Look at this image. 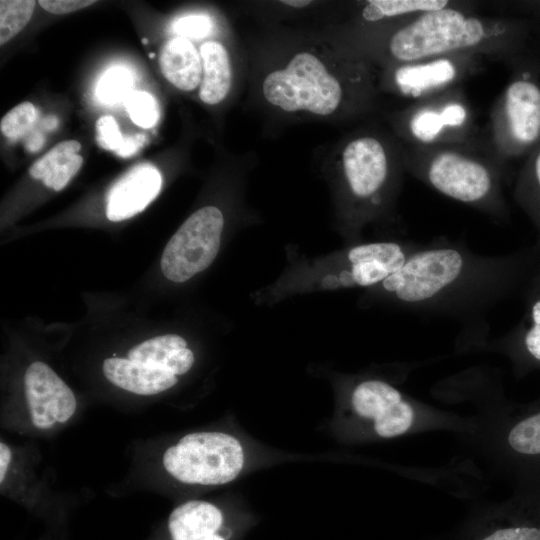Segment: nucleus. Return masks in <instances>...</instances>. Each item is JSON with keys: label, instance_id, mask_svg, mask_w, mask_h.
Listing matches in <instances>:
<instances>
[{"label": "nucleus", "instance_id": "obj_24", "mask_svg": "<svg viewBox=\"0 0 540 540\" xmlns=\"http://www.w3.org/2000/svg\"><path fill=\"white\" fill-rule=\"evenodd\" d=\"M512 194L518 207L540 232V142L525 157Z\"/></svg>", "mask_w": 540, "mask_h": 540}, {"label": "nucleus", "instance_id": "obj_33", "mask_svg": "<svg viewBox=\"0 0 540 540\" xmlns=\"http://www.w3.org/2000/svg\"><path fill=\"white\" fill-rule=\"evenodd\" d=\"M145 142L146 137L143 134L124 136L121 145L115 152L121 157H130L135 154Z\"/></svg>", "mask_w": 540, "mask_h": 540}, {"label": "nucleus", "instance_id": "obj_2", "mask_svg": "<svg viewBox=\"0 0 540 540\" xmlns=\"http://www.w3.org/2000/svg\"><path fill=\"white\" fill-rule=\"evenodd\" d=\"M378 42L386 67L457 54H475L513 65L530 49L535 20L486 16L469 4L452 5L393 21Z\"/></svg>", "mask_w": 540, "mask_h": 540}, {"label": "nucleus", "instance_id": "obj_19", "mask_svg": "<svg viewBox=\"0 0 540 540\" xmlns=\"http://www.w3.org/2000/svg\"><path fill=\"white\" fill-rule=\"evenodd\" d=\"M128 359L166 370L174 375L187 373L194 364V354L184 338L166 334L148 339L128 352Z\"/></svg>", "mask_w": 540, "mask_h": 540}, {"label": "nucleus", "instance_id": "obj_37", "mask_svg": "<svg viewBox=\"0 0 540 540\" xmlns=\"http://www.w3.org/2000/svg\"><path fill=\"white\" fill-rule=\"evenodd\" d=\"M197 540H226V539L223 537L222 534L217 532V533L202 537V538L197 539Z\"/></svg>", "mask_w": 540, "mask_h": 540}, {"label": "nucleus", "instance_id": "obj_1", "mask_svg": "<svg viewBox=\"0 0 540 540\" xmlns=\"http://www.w3.org/2000/svg\"><path fill=\"white\" fill-rule=\"evenodd\" d=\"M540 268V238L507 255L484 256L463 245L416 247L382 288L413 311L464 314L524 287Z\"/></svg>", "mask_w": 540, "mask_h": 540}, {"label": "nucleus", "instance_id": "obj_18", "mask_svg": "<svg viewBox=\"0 0 540 540\" xmlns=\"http://www.w3.org/2000/svg\"><path fill=\"white\" fill-rule=\"evenodd\" d=\"M159 66L163 76L180 90L192 91L201 84V55L188 39L168 40L160 51Z\"/></svg>", "mask_w": 540, "mask_h": 540}, {"label": "nucleus", "instance_id": "obj_21", "mask_svg": "<svg viewBox=\"0 0 540 540\" xmlns=\"http://www.w3.org/2000/svg\"><path fill=\"white\" fill-rule=\"evenodd\" d=\"M80 149L81 144L76 140L62 141L36 160L29 174L46 187L61 191L83 164V158L78 154Z\"/></svg>", "mask_w": 540, "mask_h": 540}, {"label": "nucleus", "instance_id": "obj_7", "mask_svg": "<svg viewBox=\"0 0 540 540\" xmlns=\"http://www.w3.org/2000/svg\"><path fill=\"white\" fill-rule=\"evenodd\" d=\"M473 113L457 87L412 102L396 120L398 135L406 145H472Z\"/></svg>", "mask_w": 540, "mask_h": 540}, {"label": "nucleus", "instance_id": "obj_26", "mask_svg": "<svg viewBox=\"0 0 540 540\" xmlns=\"http://www.w3.org/2000/svg\"><path fill=\"white\" fill-rule=\"evenodd\" d=\"M36 2L32 0L0 1V44L16 36L29 22Z\"/></svg>", "mask_w": 540, "mask_h": 540}, {"label": "nucleus", "instance_id": "obj_4", "mask_svg": "<svg viewBox=\"0 0 540 540\" xmlns=\"http://www.w3.org/2000/svg\"><path fill=\"white\" fill-rule=\"evenodd\" d=\"M262 92L268 103L286 112L332 115L346 104L360 109L369 102L373 82L368 61L338 75L318 56L303 51L285 67L267 74Z\"/></svg>", "mask_w": 540, "mask_h": 540}, {"label": "nucleus", "instance_id": "obj_6", "mask_svg": "<svg viewBox=\"0 0 540 540\" xmlns=\"http://www.w3.org/2000/svg\"><path fill=\"white\" fill-rule=\"evenodd\" d=\"M163 466L175 480L188 485L217 486L236 479L246 463L240 440L220 431L185 435L163 454Z\"/></svg>", "mask_w": 540, "mask_h": 540}, {"label": "nucleus", "instance_id": "obj_36", "mask_svg": "<svg viewBox=\"0 0 540 540\" xmlns=\"http://www.w3.org/2000/svg\"><path fill=\"white\" fill-rule=\"evenodd\" d=\"M281 3L287 5V6H291V7H294V8H303V7H306L308 5H310L312 3V1H309V0H284V1H281Z\"/></svg>", "mask_w": 540, "mask_h": 540}, {"label": "nucleus", "instance_id": "obj_23", "mask_svg": "<svg viewBox=\"0 0 540 540\" xmlns=\"http://www.w3.org/2000/svg\"><path fill=\"white\" fill-rule=\"evenodd\" d=\"M507 451L515 459L540 467V403L518 415L505 434Z\"/></svg>", "mask_w": 540, "mask_h": 540}, {"label": "nucleus", "instance_id": "obj_8", "mask_svg": "<svg viewBox=\"0 0 540 540\" xmlns=\"http://www.w3.org/2000/svg\"><path fill=\"white\" fill-rule=\"evenodd\" d=\"M341 166L352 197L364 207H380L405 169L403 144L394 146L382 137L360 134L343 147Z\"/></svg>", "mask_w": 540, "mask_h": 540}, {"label": "nucleus", "instance_id": "obj_12", "mask_svg": "<svg viewBox=\"0 0 540 540\" xmlns=\"http://www.w3.org/2000/svg\"><path fill=\"white\" fill-rule=\"evenodd\" d=\"M25 394L33 425L41 430L65 423L77 407L72 390L46 363L33 362L24 376Z\"/></svg>", "mask_w": 540, "mask_h": 540}, {"label": "nucleus", "instance_id": "obj_30", "mask_svg": "<svg viewBox=\"0 0 540 540\" xmlns=\"http://www.w3.org/2000/svg\"><path fill=\"white\" fill-rule=\"evenodd\" d=\"M172 27L178 37L201 39L211 31L212 21L206 15L193 14L177 19Z\"/></svg>", "mask_w": 540, "mask_h": 540}, {"label": "nucleus", "instance_id": "obj_35", "mask_svg": "<svg viewBox=\"0 0 540 540\" xmlns=\"http://www.w3.org/2000/svg\"><path fill=\"white\" fill-rule=\"evenodd\" d=\"M44 143V138L41 134L32 135L26 143V148L30 152L39 150Z\"/></svg>", "mask_w": 540, "mask_h": 540}, {"label": "nucleus", "instance_id": "obj_25", "mask_svg": "<svg viewBox=\"0 0 540 540\" xmlns=\"http://www.w3.org/2000/svg\"><path fill=\"white\" fill-rule=\"evenodd\" d=\"M454 2L449 0H370L363 5L361 17L364 22L370 24L393 22L445 8Z\"/></svg>", "mask_w": 540, "mask_h": 540}, {"label": "nucleus", "instance_id": "obj_9", "mask_svg": "<svg viewBox=\"0 0 540 540\" xmlns=\"http://www.w3.org/2000/svg\"><path fill=\"white\" fill-rule=\"evenodd\" d=\"M224 218L215 206L191 214L170 238L161 257V270L170 281L182 283L208 268L216 258Z\"/></svg>", "mask_w": 540, "mask_h": 540}, {"label": "nucleus", "instance_id": "obj_14", "mask_svg": "<svg viewBox=\"0 0 540 540\" xmlns=\"http://www.w3.org/2000/svg\"><path fill=\"white\" fill-rule=\"evenodd\" d=\"M412 251L395 242L358 245L347 254L349 267L339 274L341 286H372L402 268Z\"/></svg>", "mask_w": 540, "mask_h": 540}, {"label": "nucleus", "instance_id": "obj_22", "mask_svg": "<svg viewBox=\"0 0 540 540\" xmlns=\"http://www.w3.org/2000/svg\"><path fill=\"white\" fill-rule=\"evenodd\" d=\"M202 81L199 98L208 105L222 102L231 87L232 71L226 48L219 42L208 41L201 45Z\"/></svg>", "mask_w": 540, "mask_h": 540}, {"label": "nucleus", "instance_id": "obj_32", "mask_svg": "<svg viewBox=\"0 0 540 540\" xmlns=\"http://www.w3.org/2000/svg\"><path fill=\"white\" fill-rule=\"evenodd\" d=\"M93 0H40L38 4L53 14H66L94 4Z\"/></svg>", "mask_w": 540, "mask_h": 540}, {"label": "nucleus", "instance_id": "obj_15", "mask_svg": "<svg viewBox=\"0 0 540 540\" xmlns=\"http://www.w3.org/2000/svg\"><path fill=\"white\" fill-rule=\"evenodd\" d=\"M162 177L156 167L143 163L120 178L107 194L106 216L122 221L142 212L159 194Z\"/></svg>", "mask_w": 540, "mask_h": 540}, {"label": "nucleus", "instance_id": "obj_11", "mask_svg": "<svg viewBox=\"0 0 540 540\" xmlns=\"http://www.w3.org/2000/svg\"><path fill=\"white\" fill-rule=\"evenodd\" d=\"M354 411L371 420L375 433L382 438L400 436L414 424L415 411L401 392L381 380L359 383L351 394Z\"/></svg>", "mask_w": 540, "mask_h": 540}, {"label": "nucleus", "instance_id": "obj_10", "mask_svg": "<svg viewBox=\"0 0 540 540\" xmlns=\"http://www.w3.org/2000/svg\"><path fill=\"white\" fill-rule=\"evenodd\" d=\"M486 60L480 55L457 54L395 64L386 67L385 83L395 94L416 102L457 88Z\"/></svg>", "mask_w": 540, "mask_h": 540}, {"label": "nucleus", "instance_id": "obj_27", "mask_svg": "<svg viewBox=\"0 0 540 540\" xmlns=\"http://www.w3.org/2000/svg\"><path fill=\"white\" fill-rule=\"evenodd\" d=\"M133 78L124 67H112L99 80L96 88L99 99L107 104H115L131 93Z\"/></svg>", "mask_w": 540, "mask_h": 540}, {"label": "nucleus", "instance_id": "obj_29", "mask_svg": "<svg viewBox=\"0 0 540 540\" xmlns=\"http://www.w3.org/2000/svg\"><path fill=\"white\" fill-rule=\"evenodd\" d=\"M37 117V109L32 103H20L2 117L1 132L7 138H19L32 129Z\"/></svg>", "mask_w": 540, "mask_h": 540}, {"label": "nucleus", "instance_id": "obj_20", "mask_svg": "<svg viewBox=\"0 0 540 540\" xmlns=\"http://www.w3.org/2000/svg\"><path fill=\"white\" fill-rule=\"evenodd\" d=\"M223 524V514L214 504L190 500L176 507L168 519L173 540H197L217 533Z\"/></svg>", "mask_w": 540, "mask_h": 540}, {"label": "nucleus", "instance_id": "obj_13", "mask_svg": "<svg viewBox=\"0 0 540 540\" xmlns=\"http://www.w3.org/2000/svg\"><path fill=\"white\" fill-rule=\"evenodd\" d=\"M511 507L475 525L467 540H540V483Z\"/></svg>", "mask_w": 540, "mask_h": 540}, {"label": "nucleus", "instance_id": "obj_41", "mask_svg": "<svg viewBox=\"0 0 540 540\" xmlns=\"http://www.w3.org/2000/svg\"><path fill=\"white\" fill-rule=\"evenodd\" d=\"M149 57H150V58H154V57H155V53L150 52V53H149Z\"/></svg>", "mask_w": 540, "mask_h": 540}, {"label": "nucleus", "instance_id": "obj_39", "mask_svg": "<svg viewBox=\"0 0 540 540\" xmlns=\"http://www.w3.org/2000/svg\"><path fill=\"white\" fill-rule=\"evenodd\" d=\"M535 57H536V60L540 66V48L536 50L535 52Z\"/></svg>", "mask_w": 540, "mask_h": 540}, {"label": "nucleus", "instance_id": "obj_38", "mask_svg": "<svg viewBox=\"0 0 540 540\" xmlns=\"http://www.w3.org/2000/svg\"><path fill=\"white\" fill-rule=\"evenodd\" d=\"M48 129H53L57 126V119L55 117H48L44 124Z\"/></svg>", "mask_w": 540, "mask_h": 540}, {"label": "nucleus", "instance_id": "obj_17", "mask_svg": "<svg viewBox=\"0 0 540 540\" xmlns=\"http://www.w3.org/2000/svg\"><path fill=\"white\" fill-rule=\"evenodd\" d=\"M105 377L115 386L138 395H155L177 383L176 375L161 368L124 358H107Z\"/></svg>", "mask_w": 540, "mask_h": 540}, {"label": "nucleus", "instance_id": "obj_3", "mask_svg": "<svg viewBox=\"0 0 540 540\" xmlns=\"http://www.w3.org/2000/svg\"><path fill=\"white\" fill-rule=\"evenodd\" d=\"M404 164L438 193L497 219L509 218L503 166L472 145L412 146L403 143Z\"/></svg>", "mask_w": 540, "mask_h": 540}, {"label": "nucleus", "instance_id": "obj_5", "mask_svg": "<svg viewBox=\"0 0 540 540\" xmlns=\"http://www.w3.org/2000/svg\"><path fill=\"white\" fill-rule=\"evenodd\" d=\"M512 66L489 121L487 152L502 166L526 157L540 142V67L533 47Z\"/></svg>", "mask_w": 540, "mask_h": 540}, {"label": "nucleus", "instance_id": "obj_16", "mask_svg": "<svg viewBox=\"0 0 540 540\" xmlns=\"http://www.w3.org/2000/svg\"><path fill=\"white\" fill-rule=\"evenodd\" d=\"M504 340L519 369H540V268L525 284L524 313Z\"/></svg>", "mask_w": 540, "mask_h": 540}, {"label": "nucleus", "instance_id": "obj_40", "mask_svg": "<svg viewBox=\"0 0 540 540\" xmlns=\"http://www.w3.org/2000/svg\"><path fill=\"white\" fill-rule=\"evenodd\" d=\"M142 42H143V44H145V45H146V44H148L149 40H148V39H146V38H143V39H142Z\"/></svg>", "mask_w": 540, "mask_h": 540}, {"label": "nucleus", "instance_id": "obj_31", "mask_svg": "<svg viewBox=\"0 0 540 540\" xmlns=\"http://www.w3.org/2000/svg\"><path fill=\"white\" fill-rule=\"evenodd\" d=\"M95 130L97 143L105 150L116 151L123 141L124 136L111 115L101 116L96 121Z\"/></svg>", "mask_w": 540, "mask_h": 540}, {"label": "nucleus", "instance_id": "obj_28", "mask_svg": "<svg viewBox=\"0 0 540 540\" xmlns=\"http://www.w3.org/2000/svg\"><path fill=\"white\" fill-rule=\"evenodd\" d=\"M125 108L131 120L138 126L150 128L159 119L156 99L145 91H133L125 99Z\"/></svg>", "mask_w": 540, "mask_h": 540}, {"label": "nucleus", "instance_id": "obj_34", "mask_svg": "<svg viewBox=\"0 0 540 540\" xmlns=\"http://www.w3.org/2000/svg\"><path fill=\"white\" fill-rule=\"evenodd\" d=\"M11 456H12V452L9 446L6 443L1 442L0 443V482L1 483H3L6 477L8 467L11 462Z\"/></svg>", "mask_w": 540, "mask_h": 540}]
</instances>
